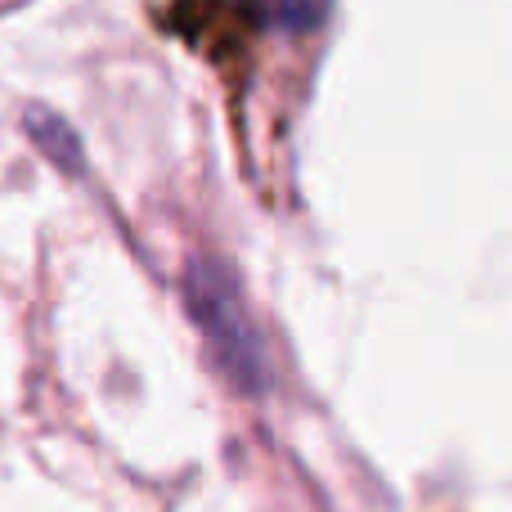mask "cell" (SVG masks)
Instances as JSON below:
<instances>
[{
  "mask_svg": "<svg viewBox=\"0 0 512 512\" xmlns=\"http://www.w3.org/2000/svg\"><path fill=\"white\" fill-rule=\"evenodd\" d=\"M185 306L225 378L248 396L265 391L270 364H265L261 333H256L248 306H243V292L234 283L230 265L216 261V256H194L185 265Z\"/></svg>",
  "mask_w": 512,
  "mask_h": 512,
  "instance_id": "cell-1",
  "label": "cell"
},
{
  "mask_svg": "<svg viewBox=\"0 0 512 512\" xmlns=\"http://www.w3.org/2000/svg\"><path fill=\"white\" fill-rule=\"evenodd\" d=\"M333 0H265V14L279 32L288 36H301V32H315L319 23L328 18Z\"/></svg>",
  "mask_w": 512,
  "mask_h": 512,
  "instance_id": "cell-2",
  "label": "cell"
}]
</instances>
